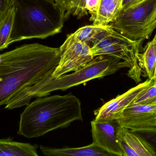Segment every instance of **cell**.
Instances as JSON below:
<instances>
[{"instance_id": "obj_1", "label": "cell", "mask_w": 156, "mask_h": 156, "mask_svg": "<svg viewBox=\"0 0 156 156\" xmlns=\"http://www.w3.org/2000/svg\"><path fill=\"white\" fill-rule=\"evenodd\" d=\"M60 50L38 43L27 44L0 55V106L19 91L52 75Z\"/></svg>"}, {"instance_id": "obj_2", "label": "cell", "mask_w": 156, "mask_h": 156, "mask_svg": "<svg viewBox=\"0 0 156 156\" xmlns=\"http://www.w3.org/2000/svg\"><path fill=\"white\" fill-rule=\"evenodd\" d=\"M83 120L80 101L72 93L38 97L21 114L17 133L27 138H37Z\"/></svg>"}, {"instance_id": "obj_3", "label": "cell", "mask_w": 156, "mask_h": 156, "mask_svg": "<svg viewBox=\"0 0 156 156\" xmlns=\"http://www.w3.org/2000/svg\"><path fill=\"white\" fill-rule=\"evenodd\" d=\"M13 4L9 45L24 39H44L61 32L65 13L55 0H13Z\"/></svg>"}, {"instance_id": "obj_4", "label": "cell", "mask_w": 156, "mask_h": 156, "mask_svg": "<svg viewBox=\"0 0 156 156\" xmlns=\"http://www.w3.org/2000/svg\"><path fill=\"white\" fill-rule=\"evenodd\" d=\"M125 67L130 68L131 66L118 58L97 56L83 67L71 74L58 78H54L51 75L34 85L23 89L14 95V100L18 106H27L33 98L47 96L55 91H65L91 80L114 74Z\"/></svg>"}, {"instance_id": "obj_5", "label": "cell", "mask_w": 156, "mask_h": 156, "mask_svg": "<svg viewBox=\"0 0 156 156\" xmlns=\"http://www.w3.org/2000/svg\"><path fill=\"white\" fill-rule=\"evenodd\" d=\"M142 42L131 40L108 24L96 34L92 41L90 49L94 57L111 56L128 62L131 67L127 76L138 83L143 72L138 62Z\"/></svg>"}, {"instance_id": "obj_6", "label": "cell", "mask_w": 156, "mask_h": 156, "mask_svg": "<svg viewBox=\"0 0 156 156\" xmlns=\"http://www.w3.org/2000/svg\"><path fill=\"white\" fill-rule=\"evenodd\" d=\"M111 25L131 40L143 42L156 28V0H142L122 9Z\"/></svg>"}, {"instance_id": "obj_7", "label": "cell", "mask_w": 156, "mask_h": 156, "mask_svg": "<svg viewBox=\"0 0 156 156\" xmlns=\"http://www.w3.org/2000/svg\"><path fill=\"white\" fill-rule=\"evenodd\" d=\"M154 80L148 78L127 91L111 100L94 111L96 122L118 120L126 107L132 104L136 98L154 83Z\"/></svg>"}, {"instance_id": "obj_8", "label": "cell", "mask_w": 156, "mask_h": 156, "mask_svg": "<svg viewBox=\"0 0 156 156\" xmlns=\"http://www.w3.org/2000/svg\"><path fill=\"white\" fill-rule=\"evenodd\" d=\"M59 50V62L52 75L54 78H58L70 71H77L94 58L88 43L76 42Z\"/></svg>"}, {"instance_id": "obj_9", "label": "cell", "mask_w": 156, "mask_h": 156, "mask_svg": "<svg viewBox=\"0 0 156 156\" xmlns=\"http://www.w3.org/2000/svg\"><path fill=\"white\" fill-rule=\"evenodd\" d=\"M93 143L111 155L124 156L117 139L120 125L116 120L105 122H91Z\"/></svg>"}, {"instance_id": "obj_10", "label": "cell", "mask_w": 156, "mask_h": 156, "mask_svg": "<svg viewBox=\"0 0 156 156\" xmlns=\"http://www.w3.org/2000/svg\"><path fill=\"white\" fill-rule=\"evenodd\" d=\"M116 121L121 126L131 131L156 127V106L132 103Z\"/></svg>"}, {"instance_id": "obj_11", "label": "cell", "mask_w": 156, "mask_h": 156, "mask_svg": "<svg viewBox=\"0 0 156 156\" xmlns=\"http://www.w3.org/2000/svg\"><path fill=\"white\" fill-rule=\"evenodd\" d=\"M117 139L124 156H156L154 147L144 137L128 128L120 125Z\"/></svg>"}, {"instance_id": "obj_12", "label": "cell", "mask_w": 156, "mask_h": 156, "mask_svg": "<svg viewBox=\"0 0 156 156\" xmlns=\"http://www.w3.org/2000/svg\"><path fill=\"white\" fill-rule=\"evenodd\" d=\"M43 154L48 156H107L110 154L93 142L87 146L77 148H56L41 145Z\"/></svg>"}, {"instance_id": "obj_13", "label": "cell", "mask_w": 156, "mask_h": 156, "mask_svg": "<svg viewBox=\"0 0 156 156\" xmlns=\"http://www.w3.org/2000/svg\"><path fill=\"white\" fill-rule=\"evenodd\" d=\"M123 0H101L99 8L90 17L93 24L107 25L113 22L122 8Z\"/></svg>"}, {"instance_id": "obj_14", "label": "cell", "mask_w": 156, "mask_h": 156, "mask_svg": "<svg viewBox=\"0 0 156 156\" xmlns=\"http://www.w3.org/2000/svg\"><path fill=\"white\" fill-rule=\"evenodd\" d=\"M37 145L15 142L11 138L0 139V156H38Z\"/></svg>"}, {"instance_id": "obj_15", "label": "cell", "mask_w": 156, "mask_h": 156, "mask_svg": "<svg viewBox=\"0 0 156 156\" xmlns=\"http://www.w3.org/2000/svg\"><path fill=\"white\" fill-rule=\"evenodd\" d=\"M138 62L148 78L154 80L156 75V34L147 44L143 53L139 54Z\"/></svg>"}, {"instance_id": "obj_16", "label": "cell", "mask_w": 156, "mask_h": 156, "mask_svg": "<svg viewBox=\"0 0 156 156\" xmlns=\"http://www.w3.org/2000/svg\"><path fill=\"white\" fill-rule=\"evenodd\" d=\"M104 26L90 25L79 28L75 33L68 35L63 45L59 48L63 49L73 43L76 42L89 43L93 40L94 37Z\"/></svg>"}, {"instance_id": "obj_17", "label": "cell", "mask_w": 156, "mask_h": 156, "mask_svg": "<svg viewBox=\"0 0 156 156\" xmlns=\"http://www.w3.org/2000/svg\"><path fill=\"white\" fill-rule=\"evenodd\" d=\"M14 15L13 0H12L4 16L0 23V50L7 48L9 45Z\"/></svg>"}, {"instance_id": "obj_18", "label": "cell", "mask_w": 156, "mask_h": 156, "mask_svg": "<svg viewBox=\"0 0 156 156\" xmlns=\"http://www.w3.org/2000/svg\"><path fill=\"white\" fill-rule=\"evenodd\" d=\"M62 8L65 13L66 20L70 15L81 18L88 14L86 9L87 0H55Z\"/></svg>"}, {"instance_id": "obj_19", "label": "cell", "mask_w": 156, "mask_h": 156, "mask_svg": "<svg viewBox=\"0 0 156 156\" xmlns=\"http://www.w3.org/2000/svg\"><path fill=\"white\" fill-rule=\"evenodd\" d=\"M133 103L156 106V82L142 93Z\"/></svg>"}, {"instance_id": "obj_20", "label": "cell", "mask_w": 156, "mask_h": 156, "mask_svg": "<svg viewBox=\"0 0 156 156\" xmlns=\"http://www.w3.org/2000/svg\"><path fill=\"white\" fill-rule=\"evenodd\" d=\"M132 131L144 137L153 146L156 153V126Z\"/></svg>"}, {"instance_id": "obj_21", "label": "cell", "mask_w": 156, "mask_h": 156, "mask_svg": "<svg viewBox=\"0 0 156 156\" xmlns=\"http://www.w3.org/2000/svg\"><path fill=\"white\" fill-rule=\"evenodd\" d=\"M101 0H87L86 9L91 15L94 13L99 8Z\"/></svg>"}, {"instance_id": "obj_22", "label": "cell", "mask_w": 156, "mask_h": 156, "mask_svg": "<svg viewBox=\"0 0 156 156\" xmlns=\"http://www.w3.org/2000/svg\"><path fill=\"white\" fill-rule=\"evenodd\" d=\"M12 0H0V23L3 18Z\"/></svg>"}, {"instance_id": "obj_23", "label": "cell", "mask_w": 156, "mask_h": 156, "mask_svg": "<svg viewBox=\"0 0 156 156\" xmlns=\"http://www.w3.org/2000/svg\"><path fill=\"white\" fill-rule=\"evenodd\" d=\"M138 0H123L122 8V9H125L129 6L134 4L138 2Z\"/></svg>"}, {"instance_id": "obj_24", "label": "cell", "mask_w": 156, "mask_h": 156, "mask_svg": "<svg viewBox=\"0 0 156 156\" xmlns=\"http://www.w3.org/2000/svg\"><path fill=\"white\" fill-rule=\"evenodd\" d=\"M154 82H156V75L155 78L154 80Z\"/></svg>"}, {"instance_id": "obj_25", "label": "cell", "mask_w": 156, "mask_h": 156, "mask_svg": "<svg viewBox=\"0 0 156 156\" xmlns=\"http://www.w3.org/2000/svg\"><path fill=\"white\" fill-rule=\"evenodd\" d=\"M142 1V0H138V2H139V1Z\"/></svg>"}]
</instances>
